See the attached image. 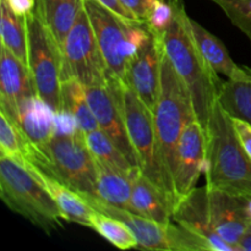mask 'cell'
<instances>
[{
	"label": "cell",
	"mask_w": 251,
	"mask_h": 251,
	"mask_svg": "<svg viewBox=\"0 0 251 251\" xmlns=\"http://www.w3.org/2000/svg\"><path fill=\"white\" fill-rule=\"evenodd\" d=\"M26 168L43 184L44 188L53 196L65 221L91 228V217L95 212V208L82 195L66 186L61 181L56 180L49 174L42 172L33 164H27Z\"/></svg>",
	"instance_id": "obj_19"
},
{
	"label": "cell",
	"mask_w": 251,
	"mask_h": 251,
	"mask_svg": "<svg viewBox=\"0 0 251 251\" xmlns=\"http://www.w3.org/2000/svg\"><path fill=\"white\" fill-rule=\"evenodd\" d=\"M125 9L129 10L139 22H146L153 7L154 0H120Z\"/></svg>",
	"instance_id": "obj_31"
},
{
	"label": "cell",
	"mask_w": 251,
	"mask_h": 251,
	"mask_svg": "<svg viewBox=\"0 0 251 251\" xmlns=\"http://www.w3.org/2000/svg\"><path fill=\"white\" fill-rule=\"evenodd\" d=\"M194 119H196V115L190 92L172 65L163 47L161 56V88L153 112V120L161 156L174 194V173L179 141L184 127Z\"/></svg>",
	"instance_id": "obj_3"
},
{
	"label": "cell",
	"mask_w": 251,
	"mask_h": 251,
	"mask_svg": "<svg viewBox=\"0 0 251 251\" xmlns=\"http://www.w3.org/2000/svg\"><path fill=\"white\" fill-rule=\"evenodd\" d=\"M28 68L37 95L56 113L61 105V50L36 9L26 15Z\"/></svg>",
	"instance_id": "obj_8"
},
{
	"label": "cell",
	"mask_w": 251,
	"mask_h": 251,
	"mask_svg": "<svg viewBox=\"0 0 251 251\" xmlns=\"http://www.w3.org/2000/svg\"><path fill=\"white\" fill-rule=\"evenodd\" d=\"M210 215L215 232L238 251L251 226V199L221 190H210Z\"/></svg>",
	"instance_id": "obj_14"
},
{
	"label": "cell",
	"mask_w": 251,
	"mask_h": 251,
	"mask_svg": "<svg viewBox=\"0 0 251 251\" xmlns=\"http://www.w3.org/2000/svg\"><path fill=\"white\" fill-rule=\"evenodd\" d=\"M0 36L1 46L28 66L26 17L15 14L5 0L0 1Z\"/></svg>",
	"instance_id": "obj_25"
},
{
	"label": "cell",
	"mask_w": 251,
	"mask_h": 251,
	"mask_svg": "<svg viewBox=\"0 0 251 251\" xmlns=\"http://www.w3.org/2000/svg\"><path fill=\"white\" fill-rule=\"evenodd\" d=\"M131 205L135 213L145 216L161 225L173 221V205L168 196L140 172L139 167L132 171Z\"/></svg>",
	"instance_id": "obj_18"
},
{
	"label": "cell",
	"mask_w": 251,
	"mask_h": 251,
	"mask_svg": "<svg viewBox=\"0 0 251 251\" xmlns=\"http://www.w3.org/2000/svg\"><path fill=\"white\" fill-rule=\"evenodd\" d=\"M12 11L20 16H26L36 9V0H5Z\"/></svg>",
	"instance_id": "obj_33"
},
{
	"label": "cell",
	"mask_w": 251,
	"mask_h": 251,
	"mask_svg": "<svg viewBox=\"0 0 251 251\" xmlns=\"http://www.w3.org/2000/svg\"><path fill=\"white\" fill-rule=\"evenodd\" d=\"M28 164H33L81 195L96 196V158L80 129L74 132H55Z\"/></svg>",
	"instance_id": "obj_5"
},
{
	"label": "cell",
	"mask_w": 251,
	"mask_h": 251,
	"mask_svg": "<svg viewBox=\"0 0 251 251\" xmlns=\"http://www.w3.org/2000/svg\"><path fill=\"white\" fill-rule=\"evenodd\" d=\"M162 42L172 65L190 92L196 119L207 131L211 110L217 102L223 81L196 46L183 0L176 7L172 25L162 34Z\"/></svg>",
	"instance_id": "obj_1"
},
{
	"label": "cell",
	"mask_w": 251,
	"mask_h": 251,
	"mask_svg": "<svg viewBox=\"0 0 251 251\" xmlns=\"http://www.w3.org/2000/svg\"><path fill=\"white\" fill-rule=\"evenodd\" d=\"M180 1L181 0H154L149 19L145 22L150 31L162 36L172 25Z\"/></svg>",
	"instance_id": "obj_30"
},
{
	"label": "cell",
	"mask_w": 251,
	"mask_h": 251,
	"mask_svg": "<svg viewBox=\"0 0 251 251\" xmlns=\"http://www.w3.org/2000/svg\"><path fill=\"white\" fill-rule=\"evenodd\" d=\"M96 169H97L96 198L100 199L114 207L134 212L131 195L132 171L131 172H125L96 159Z\"/></svg>",
	"instance_id": "obj_20"
},
{
	"label": "cell",
	"mask_w": 251,
	"mask_h": 251,
	"mask_svg": "<svg viewBox=\"0 0 251 251\" xmlns=\"http://www.w3.org/2000/svg\"><path fill=\"white\" fill-rule=\"evenodd\" d=\"M81 195V194H80ZM87 200V202L95 208L96 211L105 213L108 216L122 221L134 234L137 240V248L149 250H164L172 251L171 242V226L161 225L156 221L147 218L139 213L131 211L123 210V208L114 207L109 203L104 202L100 199L91 195H82Z\"/></svg>",
	"instance_id": "obj_16"
},
{
	"label": "cell",
	"mask_w": 251,
	"mask_h": 251,
	"mask_svg": "<svg viewBox=\"0 0 251 251\" xmlns=\"http://www.w3.org/2000/svg\"><path fill=\"white\" fill-rule=\"evenodd\" d=\"M0 198L12 212L48 234L65 221L43 184L26 167L4 154H0Z\"/></svg>",
	"instance_id": "obj_4"
},
{
	"label": "cell",
	"mask_w": 251,
	"mask_h": 251,
	"mask_svg": "<svg viewBox=\"0 0 251 251\" xmlns=\"http://www.w3.org/2000/svg\"><path fill=\"white\" fill-rule=\"evenodd\" d=\"M162 37L151 32L127 66L123 82L126 83L145 105L154 112L161 88Z\"/></svg>",
	"instance_id": "obj_11"
},
{
	"label": "cell",
	"mask_w": 251,
	"mask_h": 251,
	"mask_svg": "<svg viewBox=\"0 0 251 251\" xmlns=\"http://www.w3.org/2000/svg\"><path fill=\"white\" fill-rule=\"evenodd\" d=\"M91 228L119 249L126 250L137 248V240L131 230L122 221L112 216L95 210L91 217Z\"/></svg>",
	"instance_id": "obj_27"
},
{
	"label": "cell",
	"mask_w": 251,
	"mask_h": 251,
	"mask_svg": "<svg viewBox=\"0 0 251 251\" xmlns=\"http://www.w3.org/2000/svg\"><path fill=\"white\" fill-rule=\"evenodd\" d=\"M239 247L242 251H251V226L248 232L245 233L244 237H243V239L240 240Z\"/></svg>",
	"instance_id": "obj_35"
},
{
	"label": "cell",
	"mask_w": 251,
	"mask_h": 251,
	"mask_svg": "<svg viewBox=\"0 0 251 251\" xmlns=\"http://www.w3.org/2000/svg\"><path fill=\"white\" fill-rule=\"evenodd\" d=\"M233 124H234L235 131H237L238 137L240 140L243 149L245 150L247 154L251 159V125L247 122H243L240 119H234L233 118Z\"/></svg>",
	"instance_id": "obj_32"
},
{
	"label": "cell",
	"mask_w": 251,
	"mask_h": 251,
	"mask_svg": "<svg viewBox=\"0 0 251 251\" xmlns=\"http://www.w3.org/2000/svg\"><path fill=\"white\" fill-rule=\"evenodd\" d=\"M33 78L25 65L4 46L0 48V107H14L21 100L36 96Z\"/></svg>",
	"instance_id": "obj_17"
},
{
	"label": "cell",
	"mask_w": 251,
	"mask_h": 251,
	"mask_svg": "<svg viewBox=\"0 0 251 251\" xmlns=\"http://www.w3.org/2000/svg\"><path fill=\"white\" fill-rule=\"evenodd\" d=\"M107 66L87 11L81 10L61 49V81L76 78L83 86L107 82Z\"/></svg>",
	"instance_id": "obj_9"
},
{
	"label": "cell",
	"mask_w": 251,
	"mask_h": 251,
	"mask_svg": "<svg viewBox=\"0 0 251 251\" xmlns=\"http://www.w3.org/2000/svg\"><path fill=\"white\" fill-rule=\"evenodd\" d=\"M191 31L199 50L202 54L208 65L217 74L225 75L227 78L234 77L240 71V66L233 61L225 44L215 34L208 32L198 21L190 19Z\"/></svg>",
	"instance_id": "obj_23"
},
{
	"label": "cell",
	"mask_w": 251,
	"mask_h": 251,
	"mask_svg": "<svg viewBox=\"0 0 251 251\" xmlns=\"http://www.w3.org/2000/svg\"><path fill=\"white\" fill-rule=\"evenodd\" d=\"M86 144L96 159L109 166L117 167L125 172H131L132 167L125 154L117 147V145L98 127L93 131L85 134Z\"/></svg>",
	"instance_id": "obj_28"
},
{
	"label": "cell",
	"mask_w": 251,
	"mask_h": 251,
	"mask_svg": "<svg viewBox=\"0 0 251 251\" xmlns=\"http://www.w3.org/2000/svg\"><path fill=\"white\" fill-rule=\"evenodd\" d=\"M207 167V135L198 119L184 127L176 151L174 190L176 202L196 188L201 173Z\"/></svg>",
	"instance_id": "obj_12"
},
{
	"label": "cell",
	"mask_w": 251,
	"mask_h": 251,
	"mask_svg": "<svg viewBox=\"0 0 251 251\" xmlns=\"http://www.w3.org/2000/svg\"><path fill=\"white\" fill-rule=\"evenodd\" d=\"M240 29L251 43V0H211Z\"/></svg>",
	"instance_id": "obj_29"
},
{
	"label": "cell",
	"mask_w": 251,
	"mask_h": 251,
	"mask_svg": "<svg viewBox=\"0 0 251 251\" xmlns=\"http://www.w3.org/2000/svg\"><path fill=\"white\" fill-rule=\"evenodd\" d=\"M83 9V0H36V10L60 50L78 14Z\"/></svg>",
	"instance_id": "obj_22"
},
{
	"label": "cell",
	"mask_w": 251,
	"mask_h": 251,
	"mask_svg": "<svg viewBox=\"0 0 251 251\" xmlns=\"http://www.w3.org/2000/svg\"><path fill=\"white\" fill-rule=\"evenodd\" d=\"M120 91L123 113L132 147L136 153L140 172L168 196L174 208L176 203V194L168 180L161 156L153 113L123 81L120 83Z\"/></svg>",
	"instance_id": "obj_7"
},
{
	"label": "cell",
	"mask_w": 251,
	"mask_h": 251,
	"mask_svg": "<svg viewBox=\"0 0 251 251\" xmlns=\"http://www.w3.org/2000/svg\"><path fill=\"white\" fill-rule=\"evenodd\" d=\"M98 47L109 75L124 81L127 66L151 31L146 24L129 21L97 0H83Z\"/></svg>",
	"instance_id": "obj_6"
},
{
	"label": "cell",
	"mask_w": 251,
	"mask_h": 251,
	"mask_svg": "<svg viewBox=\"0 0 251 251\" xmlns=\"http://www.w3.org/2000/svg\"><path fill=\"white\" fill-rule=\"evenodd\" d=\"M206 135V186L251 199V159L240 144L233 118L218 100L211 110Z\"/></svg>",
	"instance_id": "obj_2"
},
{
	"label": "cell",
	"mask_w": 251,
	"mask_h": 251,
	"mask_svg": "<svg viewBox=\"0 0 251 251\" xmlns=\"http://www.w3.org/2000/svg\"><path fill=\"white\" fill-rule=\"evenodd\" d=\"M34 153L36 149L33 145L7 117L6 113L0 109V154L10 157L22 166H26L33 159Z\"/></svg>",
	"instance_id": "obj_26"
},
{
	"label": "cell",
	"mask_w": 251,
	"mask_h": 251,
	"mask_svg": "<svg viewBox=\"0 0 251 251\" xmlns=\"http://www.w3.org/2000/svg\"><path fill=\"white\" fill-rule=\"evenodd\" d=\"M174 222L200 238L210 251H238L215 232L210 215V193L207 186L194 188L173 208Z\"/></svg>",
	"instance_id": "obj_13"
},
{
	"label": "cell",
	"mask_w": 251,
	"mask_h": 251,
	"mask_svg": "<svg viewBox=\"0 0 251 251\" xmlns=\"http://www.w3.org/2000/svg\"><path fill=\"white\" fill-rule=\"evenodd\" d=\"M97 1L100 2V4H102L103 6L107 7V9L112 10L113 12L119 15V16L123 17V19L129 20V21H137V20L132 16L131 12H130L129 10L125 9V6L122 4L120 0H97Z\"/></svg>",
	"instance_id": "obj_34"
},
{
	"label": "cell",
	"mask_w": 251,
	"mask_h": 251,
	"mask_svg": "<svg viewBox=\"0 0 251 251\" xmlns=\"http://www.w3.org/2000/svg\"><path fill=\"white\" fill-rule=\"evenodd\" d=\"M0 109L6 113L37 151H41L56 132V113L38 95L26 98L14 107H0Z\"/></svg>",
	"instance_id": "obj_15"
},
{
	"label": "cell",
	"mask_w": 251,
	"mask_h": 251,
	"mask_svg": "<svg viewBox=\"0 0 251 251\" xmlns=\"http://www.w3.org/2000/svg\"><path fill=\"white\" fill-rule=\"evenodd\" d=\"M61 105L63 112L75 120L83 134L98 129L97 120L86 97L85 86L76 78L61 81Z\"/></svg>",
	"instance_id": "obj_24"
},
{
	"label": "cell",
	"mask_w": 251,
	"mask_h": 251,
	"mask_svg": "<svg viewBox=\"0 0 251 251\" xmlns=\"http://www.w3.org/2000/svg\"><path fill=\"white\" fill-rule=\"evenodd\" d=\"M218 102L230 117L251 125V68L240 66L238 75L223 81Z\"/></svg>",
	"instance_id": "obj_21"
},
{
	"label": "cell",
	"mask_w": 251,
	"mask_h": 251,
	"mask_svg": "<svg viewBox=\"0 0 251 251\" xmlns=\"http://www.w3.org/2000/svg\"><path fill=\"white\" fill-rule=\"evenodd\" d=\"M120 83L122 80L107 74V82L103 85L85 86L86 97L98 127L117 145L132 167H139L123 113Z\"/></svg>",
	"instance_id": "obj_10"
}]
</instances>
